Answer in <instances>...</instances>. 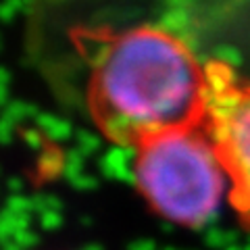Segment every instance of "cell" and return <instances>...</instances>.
Masks as SVG:
<instances>
[{"label": "cell", "mask_w": 250, "mask_h": 250, "mask_svg": "<svg viewBox=\"0 0 250 250\" xmlns=\"http://www.w3.org/2000/svg\"><path fill=\"white\" fill-rule=\"evenodd\" d=\"M208 65L167 29L140 25L108 36L92 57L85 106L108 142L136 148L169 129L205 125Z\"/></svg>", "instance_id": "obj_1"}, {"label": "cell", "mask_w": 250, "mask_h": 250, "mask_svg": "<svg viewBox=\"0 0 250 250\" xmlns=\"http://www.w3.org/2000/svg\"><path fill=\"white\" fill-rule=\"evenodd\" d=\"M134 150L136 190L154 215L192 229L213 219L229 179L205 125L163 131Z\"/></svg>", "instance_id": "obj_2"}, {"label": "cell", "mask_w": 250, "mask_h": 250, "mask_svg": "<svg viewBox=\"0 0 250 250\" xmlns=\"http://www.w3.org/2000/svg\"><path fill=\"white\" fill-rule=\"evenodd\" d=\"M205 127L217 146L229 179V202L250 229V83L236 80L223 62H208Z\"/></svg>", "instance_id": "obj_3"}]
</instances>
